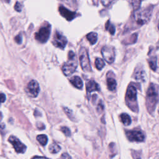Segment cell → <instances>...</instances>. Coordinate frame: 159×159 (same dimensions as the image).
<instances>
[{"mask_svg":"<svg viewBox=\"0 0 159 159\" xmlns=\"http://www.w3.org/2000/svg\"><path fill=\"white\" fill-rule=\"evenodd\" d=\"M49 151L52 154H57L61 150V147L59 145L57 144H52L49 147Z\"/></svg>","mask_w":159,"mask_h":159,"instance_id":"19","label":"cell"},{"mask_svg":"<svg viewBox=\"0 0 159 159\" xmlns=\"http://www.w3.org/2000/svg\"><path fill=\"white\" fill-rule=\"evenodd\" d=\"M6 101V96L4 93L0 94V103H4Z\"/></svg>","mask_w":159,"mask_h":159,"instance_id":"29","label":"cell"},{"mask_svg":"<svg viewBox=\"0 0 159 159\" xmlns=\"http://www.w3.org/2000/svg\"><path fill=\"white\" fill-rule=\"evenodd\" d=\"M51 29V27L50 25L46 26L40 28L39 31L36 34V39L40 43H45L48 39H49Z\"/></svg>","mask_w":159,"mask_h":159,"instance_id":"6","label":"cell"},{"mask_svg":"<svg viewBox=\"0 0 159 159\" xmlns=\"http://www.w3.org/2000/svg\"><path fill=\"white\" fill-rule=\"evenodd\" d=\"M67 44V38L60 34L59 32H56L55 34L53 40V44L60 49H63L65 47Z\"/></svg>","mask_w":159,"mask_h":159,"instance_id":"9","label":"cell"},{"mask_svg":"<svg viewBox=\"0 0 159 159\" xmlns=\"http://www.w3.org/2000/svg\"><path fill=\"white\" fill-rule=\"evenodd\" d=\"M1 118H2V114L1 112H0V120H1Z\"/></svg>","mask_w":159,"mask_h":159,"instance_id":"32","label":"cell"},{"mask_svg":"<svg viewBox=\"0 0 159 159\" xmlns=\"http://www.w3.org/2000/svg\"><path fill=\"white\" fill-rule=\"evenodd\" d=\"M37 140L41 145H42V146H45V145L47 143V142H48L47 137V136H45L44 134L37 136Z\"/></svg>","mask_w":159,"mask_h":159,"instance_id":"20","label":"cell"},{"mask_svg":"<svg viewBox=\"0 0 159 159\" xmlns=\"http://www.w3.org/2000/svg\"><path fill=\"white\" fill-rule=\"evenodd\" d=\"M95 65H96V68L98 69V70H101L105 65V62L100 58H97L95 60Z\"/></svg>","mask_w":159,"mask_h":159,"instance_id":"22","label":"cell"},{"mask_svg":"<svg viewBox=\"0 0 159 159\" xmlns=\"http://www.w3.org/2000/svg\"><path fill=\"white\" fill-rule=\"evenodd\" d=\"M158 113H159V109H158Z\"/></svg>","mask_w":159,"mask_h":159,"instance_id":"35","label":"cell"},{"mask_svg":"<svg viewBox=\"0 0 159 159\" xmlns=\"http://www.w3.org/2000/svg\"><path fill=\"white\" fill-rule=\"evenodd\" d=\"M107 86L109 90L114 91L117 86L116 81L113 78H108L107 80Z\"/></svg>","mask_w":159,"mask_h":159,"instance_id":"17","label":"cell"},{"mask_svg":"<svg viewBox=\"0 0 159 159\" xmlns=\"http://www.w3.org/2000/svg\"><path fill=\"white\" fill-rule=\"evenodd\" d=\"M105 27H106V29L108 31L111 35H114L115 33V27L114 26L113 24H112L110 23L109 21H108L106 23Z\"/></svg>","mask_w":159,"mask_h":159,"instance_id":"23","label":"cell"},{"mask_svg":"<svg viewBox=\"0 0 159 159\" xmlns=\"http://www.w3.org/2000/svg\"><path fill=\"white\" fill-rule=\"evenodd\" d=\"M152 7H148V8L139 10V9L136 11L134 13V19L136 22L139 25H144L147 23L151 18L152 13Z\"/></svg>","mask_w":159,"mask_h":159,"instance_id":"4","label":"cell"},{"mask_svg":"<svg viewBox=\"0 0 159 159\" xmlns=\"http://www.w3.org/2000/svg\"><path fill=\"white\" fill-rule=\"evenodd\" d=\"M80 62L83 70L85 72H92V67L90 65V62L88 56L87 50L85 47H81L79 52Z\"/></svg>","mask_w":159,"mask_h":159,"instance_id":"5","label":"cell"},{"mask_svg":"<svg viewBox=\"0 0 159 159\" xmlns=\"http://www.w3.org/2000/svg\"><path fill=\"white\" fill-rule=\"evenodd\" d=\"M126 134L128 139L131 142H143L145 139L144 134L139 129L127 130Z\"/></svg>","mask_w":159,"mask_h":159,"instance_id":"8","label":"cell"},{"mask_svg":"<svg viewBox=\"0 0 159 159\" xmlns=\"http://www.w3.org/2000/svg\"><path fill=\"white\" fill-rule=\"evenodd\" d=\"M158 47H159V41H158Z\"/></svg>","mask_w":159,"mask_h":159,"instance_id":"34","label":"cell"},{"mask_svg":"<svg viewBox=\"0 0 159 159\" xmlns=\"http://www.w3.org/2000/svg\"><path fill=\"white\" fill-rule=\"evenodd\" d=\"M39 92L40 87L37 81L34 80H31L29 83V84L27 85V92H28V94L32 97L35 98L37 96Z\"/></svg>","mask_w":159,"mask_h":159,"instance_id":"11","label":"cell"},{"mask_svg":"<svg viewBox=\"0 0 159 159\" xmlns=\"http://www.w3.org/2000/svg\"><path fill=\"white\" fill-rule=\"evenodd\" d=\"M15 9L16 11L18 12H21L22 10V5L19 2H16L15 6Z\"/></svg>","mask_w":159,"mask_h":159,"instance_id":"27","label":"cell"},{"mask_svg":"<svg viewBox=\"0 0 159 159\" xmlns=\"http://www.w3.org/2000/svg\"><path fill=\"white\" fill-rule=\"evenodd\" d=\"M120 119L121 122L124 126H129L131 123V119L130 116L126 113H122L120 115Z\"/></svg>","mask_w":159,"mask_h":159,"instance_id":"16","label":"cell"},{"mask_svg":"<svg viewBox=\"0 0 159 159\" xmlns=\"http://www.w3.org/2000/svg\"><path fill=\"white\" fill-rule=\"evenodd\" d=\"M15 41L16 42L19 44H21L22 43V40H23V38H22V36L21 35V34H19V35L17 36L16 37H15Z\"/></svg>","mask_w":159,"mask_h":159,"instance_id":"28","label":"cell"},{"mask_svg":"<svg viewBox=\"0 0 159 159\" xmlns=\"http://www.w3.org/2000/svg\"><path fill=\"white\" fill-rule=\"evenodd\" d=\"M158 29H159V23H158Z\"/></svg>","mask_w":159,"mask_h":159,"instance_id":"33","label":"cell"},{"mask_svg":"<svg viewBox=\"0 0 159 159\" xmlns=\"http://www.w3.org/2000/svg\"><path fill=\"white\" fill-rule=\"evenodd\" d=\"M103 109H104V106H103V103L101 101H100V103H99V105H98V108H97V109L98 111V112L101 111L103 110Z\"/></svg>","mask_w":159,"mask_h":159,"instance_id":"30","label":"cell"},{"mask_svg":"<svg viewBox=\"0 0 159 159\" xmlns=\"http://www.w3.org/2000/svg\"><path fill=\"white\" fill-rule=\"evenodd\" d=\"M126 102L128 107L134 112L138 111V105L137 101L136 88L130 85L128 87L126 95Z\"/></svg>","mask_w":159,"mask_h":159,"instance_id":"3","label":"cell"},{"mask_svg":"<svg viewBox=\"0 0 159 159\" xmlns=\"http://www.w3.org/2000/svg\"><path fill=\"white\" fill-rule=\"evenodd\" d=\"M134 78L137 81H145V72L142 70H137L134 73Z\"/></svg>","mask_w":159,"mask_h":159,"instance_id":"18","label":"cell"},{"mask_svg":"<svg viewBox=\"0 0 159 159\" xmlns=\"http://www.w3.org/2000/svg\"><path fill=\"white\" fill-rule=\"evenodd\" d=\"M70 81L71 84L77 88L81 89L83 88V81L78 76H74L70 78Z\"/></svg>","mask_w":159,"mask_h":159,"instance_id":"14","label":"cell"},{"mask_svg":"<svg viewBox=\"0 0 159 159\" xmlns=\"http://www.w3.org/2000/svg\"><path fill=\"white\" fill-rule=\"evenodd\" d=\"M78 62L75 53L70 51L68 52V60L62 67V71L65 76H70L73 74L77 69Z\"/></svg>","mask_w":159,"mask_h":159,"instance_id":"2","label":"cell"},{"mask_svg":"<svg viewBox=\"0 0 159 159\" xmlns=\"http://www.w3.org/2000/svg\"><path fill=\"white\" fill-rule=\"evenodd\" d=\"M158 102V94L157 90L155 85L152 84L149 87L146 96V106L150 114H152L155 111Z\"/></svg>","mask_w":159,"mask_h":159,"instance_id":"1","label":"cell"},{"mask_svg":"<svg viewBox=\"0 0 159 159\" xmlns=\"http://www.w3.org/2000/svg\"><path fill=\"white\" fill-rule=\"evenodd\" d=\"M86 38L88 40L89 43H90L92 45H94L96 43V42H97L98 34L94 32H90L87 34Z\"/></svg>","mask_w":159,"mask_h":159,"instance_id":"15","label":"cell"},{"mask_svg":"<svg viewBox=\"0 0 159 159\" xmlns=\"http://www.w3.org/2000/svg\"><path fill=\"white\" fill-rule=\"evenodd\" d=\"M9 142L11 143L14 149L18 153H24L26 150V146L21 142L18 138L15 136H10L9 138Z\"/></svg>","mask_w":159,"mask_h":159,"instance_id":"10","label":"cell"},{"mask_svg":"<svg viewBox=\"0 0 159 159\" xmlns=\"http://www.w3.org/2000/svg\"><path fill=\"white\" fill-rule=\"evenodd\" d=\"M61 130L62 131V132L64 133V134L66 136L69 137V136H71V131H70V129H69L68 127H65V126H64V127H61Z\"/></svg>","mask_w":159,"mask_h":159,"instance_id":"26","label":"cell"},{"mask_svg":"<svg viewBox=\"0 0 159 159\" xmlns=\"http://www.w3.org/2000/svg\"><path fill=\"white\" fill-rule=\"evenodd\" d=\"M100 87L99 85L94 80H89L86 83V92L90 93L93 92L100 91Z\"/></svg>","mask_w":159,"mask_h":159,"instance_id":"13","label":"cell"},{"mask_svg":"<svg viewBox=\"0 0 159 159\" xmlns=\"http://www.w3.org/2000/svg\"><path fill=\"white\" fill-rule=\"evenodd\" d=\"M117 0H101L103 5L106 7H109L111 5H112Z\"/></svg>","mask_w":159,"mask_h":159,"instance_id":"25","label":"cell"},{"mask_svg":"<svg viewBox=\"0 0 159 159\" xmlns=\"http://www.w3.org/2000/svg\"><path fill=\"white\" fill-rule=\"evenodd\" d=\"M62 158H71V157H70V155H68V154H64L63 155H62Z\"/></svg>","mask_w":159,"mask_h":159,"instance_id":"31","label":"cell"},{"mask_svg":"<svg viewBox=\"0 0 159 159\" xmlns=\"http://www.w3.org/2000/svg\"><path fill=\"white\" fill-rule=\"evenodd\" d=\"M149 66L150 67V68L152 70L155 71L157 65V57H151L149 60Z\"/></svg>","mask_w":159,"mask_h":159,"instance_id":"21","label":"cell"},{"mask_svg":"<svg viewBox=\"0 0 159 159\" xmlns=\"http://www.w3.org/2000/svg\"><path fill=\"white\" fill-rule=\"evenodd\" d=\"M142 0H132V5L134 11H137L140 8Z\"/></svg>","mask_w":159,"mask_h":159,"instance_id":"24","label":"cell"},{"mask_svg":"<svg viewBox=\"0 0 159 159\" xmlns=\"http://www.w3.org/2000/svg\"><path fill=\"white\" fill-rule=\"evenodd\" d=\"M101 53L103 58L108 64H112L115 59V51L114 47L112 46L106 45L101 49Z\"/></svg>","mask_w":159,"mask_h":159,"instance_id":"7","label":"cell"},{"mask_svg":"<svg viewBox=\"0 0 159 159\" xmlns=\"http://www.w3.org/2000/svg\"><path fill=\"white\" fill-rule=\"evenodd\" d=\"M59 12L60 15L65 18L67 20L72 21L76 17V13L74 12H72L68 9H66L64 6H60L59 8Z\"/></svg>","mask_w":159,"mask_h":159,"instance_id":"12","label":"cell"}]
</instances>
